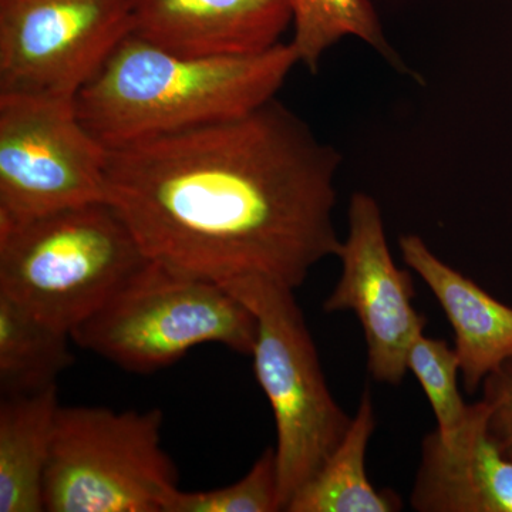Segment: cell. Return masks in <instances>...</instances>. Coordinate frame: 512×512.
I'll list each match as a JSON object with an SVG mask.
<instances>
[{
	"mask_svg": "<svg viewBox=\"0 0 512 512\" xmlns=\"http://www.w3.org/2000/svg\"><path fill=\"white\" fill-rule=\"evenodd\" d=\"M106 195L151 261L225 285L299 288L338 256L342 154L278 99L107 150Z\"/></svg>",
	"mask_w": 512,
	"mask_h": 512,
	"instance_id": "obj_1",
	"label": "cell"
},
{
	"mask_svg": "<svg viewBox=\"0 0 512 512\" xmlns=\"http://www.w3.org/2000/svg\"><path fill=\"white\" fill-rule=\"evenodd\" d=\"M298 63L292 43L258 55L185 57L130 33L74 106L111 150L252 113L275 99Z\"/></svg>",
	"mask_w": 512,
	"mask_h": 512,
	"instance_id": "obj_2",
	"label": "cell"
},
{
	"mask_svg": "<svg viewBox=\"0 0 512 512\" xmlns=\"http://www.w3.org/2000/svg\"><path fill=\"white\" fill-rule=\"evenodd\" d=\"M148 261L107 201L0 224V295L70 336Z\"/></svg>",
	"mask_w": 512,
	"mask_h": 512,
	"instance_id": "obj_3",
	"label": "cell"
},
{
	"mask_svg": "<svg viewBox=\"0 0 512 512\" xmlns=\"http://www.w3.org/2000/svg\"><path fill=\"white\" fill-rule=\"evenodd\" d=\"M72 340L127 372L153 373L207 343L251 356L255 319L224 286L150 259Z\"/></svg>",
	"mask_w": 512,
	"mask_h": 512,
	"instance_id": "obj_4",
	"label": "cell"
},
{
	"mask_svg": "<svg viewBox=\"0 0 512 512\" xmlns=\"http://www.w3.org/2000/svg\"><path fill=\"white\" fill-rule=\"evenodd\" d=\"M222 286L254 315L251 356L274 412L279 491L286 511L338 448L353 416L330 393L295 289L258 278Z\"/></svg>",
	"mask_w": 512,
	"mask_h": 512,
	"instance_id": "obj_5",
	"label": "cell"
},
{
	"mask_svg": "<svg viewBox=\"0 0 512 512\" xmlns=\"http://www.w3.org/2000/svg\"><path fill=\"white\" fill-rule=\"evenodd\" d=\"M161 410L60 406L45 511L167 512L178 474L161 446Z\"/></svg>",
	"mask_w": 512,
	"mask_h": 512,
	"instance_id": "obj_6",
	"label": "cell"
},
{
	"mask_svg": "<svg viewBox=\"0 0 512 512\" xmlns=\"http://www.w3.org/2000/svg\"><path fill=\"white\" fill-rule=\"evenodd\" d=\"M107 153L74 100L0 94V224L107 201Z\"/></svg>",
	"mask_w": 512,
	"mask_h": 512,
	"instance_id": "obj_7",
	"label": "cell"
},
{
	"mask_svg": "<svg viewBox=\"0 0 512 512\" xmlns=\"http://www.w3.org/2000/svg\"><path fill=\"white\" fill-rule=\"evenodd\" d=\"M131 32L130 0H0V94L74 100Z\"/></svg>",
	"mask_w": 512,
	"mask_h": 512,
	"instance_id": "obj_8",
	"label": "cell"
},
{
	"mask_svg": "<svg viewBox=\"0 0 512 512\" xmlns=\"http://www.w3.org/2000/svg\"><path fill=\"white\" fill-rule=\"evenodd\" d=\"M342 275L323 302L326 313L353 312L365 332L367 369L377 383L397 386L407 355L426 329V316L413 306V276L394 264L383 215L372 195L350 198L348 235L338 252Z\"/></svg>",
	"mask_w": 512,
	"mask_h": 512,
	"instance_id": "obj_9",
	"label": "cell"
},
{
	"mask_svg": "<svg viewBox=\"0 0 512 512\" xmlns=\"http://www.w3.org/2000/svg\"><path fill=\"white\" fill-rule=\"evenodd\" d=\"M133 35L185 57L258 55L293 20L288 0H130Z\"/></svg>",
	"mask_w": 512,
	"mask_h": 512,
	"instance_id": "obj_10",
	"label": "cell"
},
{
	"mask_svg": "<svg viewBox=\"0 0 512 512\" xmlns=\"http://www.w3.org/2000/svg\"><path fill=\"white\" fill-rule=\"evenodd\" d=\"M410 504L419 512H512V460L488 433L481 400L456 436L424 437Z\"/></svg>",
	"mask_w": 512,
	"mask_h": 512,
	"instance_id": "obj_11",
	"label": "cell"
},
{
	"mask_svg": "<svg viewBox=\"0 0 512 512\" xmlns=\"http://www.w3.org/2000/svg\"><path fill=\"white\" fill-rule=\"evenodd\" d=\"M404 264L429 286L454 330L464 389L473 394L512 357V308L434 254L416 234L399 239Z\"/></svg>",
	"mask_w": 512,
	"mask_h": 512,
	"instance_id": "obj_12",
	"label": "cell"
},
{
	"mask_svg": "<svg viewBox=\"0 0 512 512\" xmlns=\"http://www.w3.org/2000/svg\"><path fill=\"white\" fill-rule=\"evenodd\" d=\"M57 384L0 402V512L45 511Z\"/></svg>",
	"mask_w": 512,
	"mask_h": 512,
	"instance_id": "obj_13",
	"label": "cell"
},
{
	"mask_svg": "<svg viewBox=\"0 0 512 512\" xmlns=\"http://www.w3.org/2000/svg\"><path fill=\"white\" fill-rule=\"evenodd\" d=\"M376 429L372 393L365 389L346 436L289 503L288 512H396L399 495L379 491L367 477L366 453Z\"/></svg>",
	"mask_w": 512,
	"mask_h": 512,
	"instance_id": "obj_14",
	"label": "cell"
},
{
	"mask_svg": "<svg viewBox=\"0 0 512 512\" xmlns=\"http://www.w3.org/2000/svg\"><path fill=\"white\" fill-rule=\"evenodd\" d=\"M70 333L0 295V393L19 396L55 386L74 363Z\"/></svg>",
	"mask_w": 512,
	"mask_h": 512,
	"instance_id": "obj_15",
	"label": "cell"
},
{
	"mask_svg": "<svg viewBox=\"0 0 512 512\" xmlns=\"http://www.w3.org/2000/svg\"><path fill=\"white\" fill-rule=\"evenodd\" d=\"M288 3L295 25L291 43L298 53L299 63L305 64L309 72H318L326 50L343 37L353 36L375 49L394 69L410 73L386 39L382 22L370 0H288Z\"/></svg>",
	"mask_w": 512,
	"mask_h": 512,
	"instance_id": "obj_16",
	"label": "cell"
},
{
	"mask_svg": "<svg viewBox=\"0 0 512 512\" xmlns=\"http://www.w3.org/2000/svg\"><path fill=\"white\" fill-rule=\"evenodd\" d=\"M407 370L423 387L437 420L440 439L456 436L470 419L473 404L464 402L458 389L460 362L456 349L443 339L421 333L407 355Z\"/></svg>",
	"mask_w": 512,
	"mask_h": 512,
	"instance_id": "obj_17",
	"label": "cell"
},
{
	"mask_svg": "<svg viewBox=\"0 0 512 512\" xmlns=\"http://www.w3.org/2000/svg\"><path fill=\"white\" fill-rule=\"evenodd\" d=\"M282 511L278 463L274 447L266 448L247 476L210 491L178 490L167 512H276Z\"/></svg>",
	"mask_w": 512,
	"mask_h": 512,
	"instance_id": "obj_18",
	"label": "cell"
},
{
	"mask_svg": "<svg viewBox=\"0 0 512 512\" xmlns=\"http://www.w3.org/2000/svg\"><path fill=\"white\" fill-rule=\"evenodd\" d=\"M481 389L488 433L512 460V357L484 380Z\"/></svg>",
	"mask_w": 512,
	"mask_h": 512,
	"instance_id": "obj_19",
	"label": "cell"
}]
</instances>
